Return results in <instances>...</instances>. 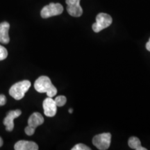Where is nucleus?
<instances>
[{
	"mask_svg": "<svg viewBox=\"0 0 150 150\" xmlns=\"http://www.w3.org/2000/svg\"><path fill=\"white\" fill-rule=\"evenodd\" d=\"M31 82L28 80H24L22 81L15 83L9 90V94L16 100H20L23 98L25 94L31 87Z\"/></svg>",
	"mask_w": 150,
	"mask_h": 150,
	"instance_id": "f03ea898",
	"label": "nucleus"
},
{
	"mask_svg": "<svg viewBox=\"0 0 150 150\" xmlns=\"http://www.w3.org/2000/svg\"><path fill=\"white\" fill-rule=\"evenodd\" d=\"M6 102V98L5 95H0V106L5 105Z\"/></svg>",
	"mask_w": 150,
	"mask_h": 150,
	"instance_id": "f3484780",
	"label": "nucleus"
},
{
	"mask_svg": "<svg viewBox=\"0 0 150 150\" xmlns=\"http://www.w3.org/2000/svg\"><path fill=\"white\" fill-rule=\"evenodd\" d=\"M128 145L131 149H134L136 150H147L146 148L142 147L140 140L135 136L131 137V138H129L128 141Z\"/></svg>",
	"mask_w": 150,
	"mask_h": 150,
	"instance_id": "f8f14e48",
	"label": "nucleus"
},
{
	"mask_svg": "<svg viewBox=\"0 0 150 150\" xmlns=\"http://www.w3.org/2000/svg\"><path fill=\"white\" fill-rule=\"evenodd\" d=\"M10 24L7 22H3L0 23V42L7 44L10 41L8 35V31Z\"/></svg>",
	"mask_w": 150,
	"mask_h": 150,
	"instance_id": "9b49d317",
	"label": "nucleus"
},
{
	"mask_svg": "<svg viewBox=\"0 0 150 150\" xmlns=\"http://www.w3.org/2000/svg\"><path fill=\"white\" fill-rule=\"evenodd\" d=\"M112 19L107 13H100L96 17V22L93 24V30L95 33H98L111 25Z\"/></svg>",
	"mask_w": 150,
	"mask_h": 150,
	"instance_id": "7ed1b4c3",
	"label": "nucleus"
},
{
	"mask_svg": "<svg viewBox=\"0 0 150 150\" xmlns=\"http://www.w3.org/2000/svg\"><path fill=\"white\" fill-rule=\"evenodd\" d=\"M16 150H38V146L35 142L27 140H20L15 144Z\"/></svg>",
	"mask_w": 150,
	"mask_h": 150,
	"instance_id": "1a4fd4ad",
	"label": "nucleus"
},
{
	"mask_svg": "<svg viewBox=\"0 0 150 150\" xmlns=\"http://www.w3.org/2000/svg\"><path fill=\"white\" fill-rule=\"evenodd\" d=\"M7 56H8L7 50L0 45V61H2V60L6 59Z\"/></svg>",
	"mask_w": 150,
	"mask_h": 150,
	"instance_id": "4468645a",
	"label": "nucleus"
},
{
	"mask_svg": "<svg viewBox=\"0 0 150 150\" xmlns=\"http://www.w3.org/2000/svg\"><path fill=\"white\" fill-rule=\"evenodd\" d=\"M146 49H147L148 51L150 52V38L149 41L147 42V44H146Z\"/></svg>",
	"mask_w": 150,
	"mask_h": 150,
	"instance_id": "a211bd4d",
	"label": "nucleus"
},
{
	"mask_svg": "<svg viewBox=\"0 0 150 150\" xmlns=\"http://www.w3.org/2000/svg\"><path fill=\"white\" fill-rule=\"evenodd\" d=\"M43 110H44L45 115L47 117H54L56 115L57 111V105L55 100L52 99V97H47L43 101L42 103Z\"/></svg>",
	"mask_w": 150,
	"mask_h": 150,
	"instance_id": "0eeeda50",
	"label": "nucleus"
},
{
	"mask_svg": "<svg viewBox=\"0 0 150 150\" xmlns=\"http://www.w3.org/2000/svg\"><path fill=\"white\" fill-rule=\"evenodd\" d=\"M44 118L40 113L37 112H33L28 120V126L35 129L38 127L42 125L44 123Z\"/></svg>",
	"mask_w": 150,
	"mask_h": 150,
	"instance_id": "9d476101",
	"label": "nucleus"
},
{
	"mask_svg": "<svg viewBox=\"0 0 150 150\" xmlns=\"http://www.w3.org/2000/svg\"><path fill=\"white\" fill-rule=\"evenodd\" d=\"M72 112H73V110L72 108H70V109H69V112H70V113H72Z\"/></svg>",
	"mask_w": 150,
	"mask_h": 150,
	"instance_id": "aec40b11",
	"label": "nucleus"
},
{
	"mask_svg": "<svg viewBox=\"0 0 150 150\" xmlns=\"http://www.w3.org/2000/svg\"><path fill=\"white\" fill-rule=\"evenodd\" d=\"M55 102L57 106H59V107H61V106H63L65 104V103L67 102V99L65 96H63V95H61V96L56 97L55 99Z\"/></svg>",
	"mask_w": 150,
	"mask_h": 150,
	"instance_id": "ddd939ff",
	"label": "nucleus"
},
{
	"mask_svg": "<svg viewBox=\"0 0 150 150\" xmlns=\"http://www.w3.org/2000/svg\"><path fill=\"white\" fill-rule=\"evenodd\" d=\"M111 142V134L110 133H103L94 136L93 145L98 149L106 150L109 148Z\"/></svg>",
	"mask_w": 150,
	"mask_h": 150,
	"instance_id": "39448f33",
	"label": "nucleus"
},
{
	"mask_svg": "<svg viewBox=\"0 0 150 150\" xmlns=\"http://www.w3.org/2000/svg\"><path fill=\"white\" fill-rule=\"evenodd\" d=\"M2 145H3V140H2V138L0 137V147H1Z\"/></svg>",
	"mask_w": 150,
	"mask_h": 150,
	"instance_id": "6ab92c4d",
	"label": "nucleus"
},
{
	"mask_svg": "<svg viewBox=\"0 0 150 150\" xmlns=\"http://www.w3.org/2000/svg\"><path fill=\"white\" fill-rule=\"evenodd\" d=\"M22 114L20 110H11L8 112L6 117L4 120V125L6 126V130L8 131H12L14 128V120Z\"/></svg>",
	"mask_w": 150,
	"mask_h": 150,
	"instance_id": "6e6552de",
	"label": "nucleus"
},
{
	"mask_svg": "<svg viewBox=\"0 0 150 150\" xmlns=\"http://www.w3.org/2000/svg\"><path fill=\"white\" fill-rule=\"evenodd\" d=\"M81 0H66L67 11L71 16L78 18L83 14V8L80 5Z\"/></svg>",
	"mask_w": 150,
	"mask_h": 150,
	"instance_id": "423d86ee",
	"label": "nucleus"
},
{
	"mask_svg": "<svg viewBox=\"0 0 150 150\" xmlns=\"http://www.w3.org/2000/svg\"><path fill=\"white\" fill-rule=\"evenodd\" d=\"M63 11V7L61 4L51 3L45 6L41 10L40 15L42 18L47 19L51 17L59 16Z\"/></svg>",
	"mask_w": 150,
	"mask_h": 150,
	"instance_id": "20e7f679",
	"label": "nucleus"
},
{
	"mask_svg": "<svg viewBox=\"0 0 150 150\" xmlns=\"http://www.w3.org/2000/svg\"><path fill=\"white\" fill-rule=\"evenodd\" d=\"M91 149L90 147L86 146V145L82 143L77 144L72 148V150H91Z\"/></svg>",
	"mask_w": 150,
	"mask_h": 150,
	"instance_id": "2eb2a0df",
	"label": "nucleus"
},
{
	"mask_svg": "<svg viewBox=\"0 0 150 150\" xmlns=\"http://www.w3.org/2000/svg\"><path fill=\"white\" fill-rule=\"evenodd\" d=\"M24 131H25V134L28 135V136H32L33 134H34L35 129L31 128V127L29 126H27L25 128V129H24Z\"/></svg>",
	"mask_w": 150,
	"mask_h": 150,
	"instance_id": "dca6fc26",
	"label": "nucleus"
},
{
	"mask_svg": "<svg viewBox=\"0 0 150 150\" xmlns=\"http://www.w3.org/2000/svg\"><path fill=\"white\" fill-rule=\"evenodd\" d=\"M34 88L38 93H45L48 97H53L57 94V89L47 76H41L35 81Z\"/></svg>",
	"mask_w": 150,
	"mask_h": 150,
	"instance_id": "f257e3e1",
	"label": "nucleus"
}]
</instances>
